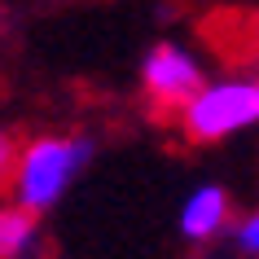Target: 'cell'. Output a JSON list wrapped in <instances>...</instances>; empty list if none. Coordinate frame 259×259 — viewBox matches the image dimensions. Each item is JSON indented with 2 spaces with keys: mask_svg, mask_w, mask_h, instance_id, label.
<instances>
[{
  "mask_svg": "<svg viewBox=\"0 0 259 259\" xmlns=\"http://www.w3.org/2000/svg\"><path fill=\"white\" fill-rule=\"evenodd\" d=\"M93 137L83 132H40L18 145V163L9 176V198L18 206H27L35 215L53 211L70 193V185L88 171L93 163Z\"/></svg>",
  "mask_w": 259,
  "mask_h": 259,
  "instance_id": "1",
  "label": "cell"
},
{
  "mask_svg": "<svg viewBox=\"0 0 259 259\" xmlns=\"http://www.w3.org/2000/svg\"><path fill=\"white\" fill-rule=\"evenodd\" d=\"M180 132L198 145H224L259 127V75H215L198 88L189 106L176 114Z\"/></svg>",
  "mask_w": 259,
  "mask_h": 259,
  "instance_id": "2",
  "label": "cell"
},
{
  "mask_svg": "<svg viewBox=\"0 0 259 259\" xmlns=\"http://www.w3.org/2000/svg\"><path fill=\"white\" fill-rule=\"evenodd\" d=\"M206 79L211 75H206L198 49H189L185 40H158L141 57V93L158 110H171V114L189 106Z\"/></svg>",
  "mask_w": 259,
  "mask_h": 259,
  "instance_id": "3",
  "label": "cell"
},
{
  "mask_svg": "<svg viewBox=\"0 0 259 259\" xmlns=\"http://www.w3.org/2000/svg\"><path fill=\"white\" fill-rule=\"evenodd\" d=\"M237 224V211H233V193L229 185L220 180H202L185 193V202L176 211V233L185 242L202 246V242H215L220 233H233Z\"/></svg>",
  "mask_w": 259,
  "mask_h": 259,
  "instance_id": "4",
  "label": "cell"
},
{
  "mask_svg": "<svg viewBox=\"0 0 259 259\" xmlns=\"http://www.w3.org/2000/svg\"><path fill=\"white\" fill-rule=\"evenodd\" d=\"M40 215L18 206L14 198L0 202V259H35L40 255Z\"/></svg>",
  "mask_w": 259,
  "mask_h": 259,
  "instance_id": "5",
  "label": "cell"
},
{
  "mask_svg": "<svg viewBox=\"0 0 259 259\" xmlns=\"http://www.w3.org/2000/svg\"><path fill=\"white\" fill-rule=\"evenodd\" d=\"M233 242H237L242 255L259 259V206H255V211H246V215H237V224H233Z\"/></svg>",
  "mask_w": 259,
  "mask_h": 259,
  "instance_id": "6",
  "label": "cell"
},
{
  "mask_svg": "<svg viewBox=\"0 0 259 259\" xmlns=\"http://www.w3.org/2000/svg\"><path fill=\"white\" fill-rule=\"evenodd\" d=\"M18 145L22 141L9 127H0V189H9V176H14V163H18Z\"/></svg>",
  "mask_w": 259,
  "mask_h": 259,
  "instance_id": "7",
  "label": "cell"
}]
</instances>
